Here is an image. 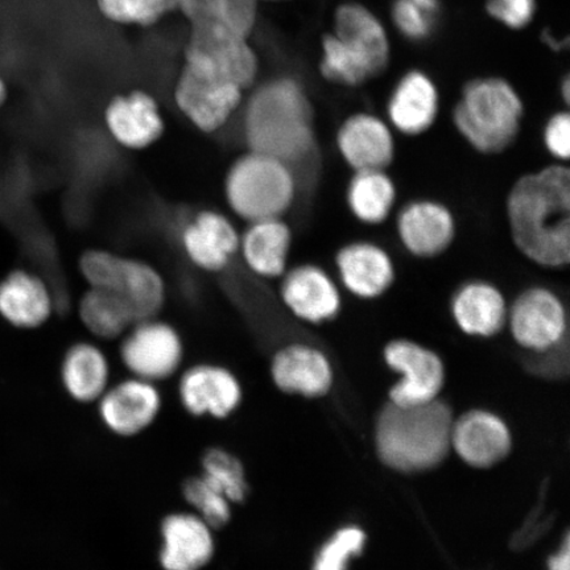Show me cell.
<instances>
[{"instance_id":"6da1fadb","label":"cell","mask_w":570,"mask_h":570,"mask_svg":"<svg viewBox=\"0 0 570 570\" xmlns=\"http://www.w3.org/2000/svg\"><path fill=\"white\" fill-rule=\"evenodd\" d=\"M512 244L532 265L560 271L570 263V170L553 163L517 178L505 197Z\"/></svg>"},{"instance_id":"7a4b0ae2","label":"cell","mask_w":570,"mask_h":570,"mask_svg":"<svg viewBox=\"0 0 570 570\" xmlns=\"http://www.w3.org/2000/svg\"><path fill=\"white\" fill-rule=\"evenodd\" d=\"M240 137L246 149L274 156L302 177L315 168L318 145L315 107L294 77H276L254 88L242 106Z\"/></svg>"},{"instance_id":"3957f363","label":"cell","mask_w":570,"mask_h":570,"mask_svg":"<svg viewBox=\"0 0 570 570\" xmlns=\"http://www.w3.org/2000/svg\"><path fill=\"white\" fill-rule=\"evenodd\" d=\"M320 73L338 87L360 88L387 70L391 42L386 27L366 6L337 7L333 30L321 42Z\"/></svg>"},{"instance_id":"277c9868","label":"cell","mask_w":570,"mask_h":570,"mask_svg":"<svg viewBox=\"0 0 570 570\" xmlns=\"http://www.w3.org/2000/svg\"><path fill=\"white\" fill-rule=\"evenodd\" d=\"M452 410L444 402L416 405L390 402L376 423L381 460L397 472H422L440 465L452 448Z\"/></svg>"},{"instance_id":"5b68a950","label":"cell","mask_w":570,"mask_h":570,"mask_svg":"<svg viewBox=\"0 0 570 570\" xmlns=\"http://www.w3.org/2000/svg\"><path fill=\"white\" fill-rule=\"evenodd\" d=\"M303 181L289 164L245 149L227 167L223 180L226 212L248 224L285 218L302 195Z\"/></svg>"},{"instance_id":"8992f818","label":"cell","mask_w":570,"mask_h":570,"mask_svg":"<svg viewBox=\"0 0 570 570\" xmlns=\"http://www.w3.org/2000/svg\"><path fill=\"white\" fill-rule=\"evenodd\" d=\"M522 96L503 77L474 78L462 88L452 120L455 131L475 153L501 155L514 146L522 131Z\"/></svg>"},{"instance_id":"52a82bcc","label":"cell","mask_w":570,"mask_h":570,"mask_svg":"<svg viewBox=\"0 0 570 570\" xmlns=\"http://www.w3.org/2000/svg\"><path fill=\"white\" fill-rule=\"evenodd\" d=\"M87 287L101 288L122 298L138 321L160 316L169 297V285L161 271L138 256L110 248L85 249L77 261Z\"/></svg>"},{"instance_id":"ba28073f","label":"cell","mask_w":570,"mask_h":570,"mask_svg":"<svg viewBox=\"0 0 570 570\" xmlns=\"http://www.w3.org/2000/svg\"><path fill=\"white\" fill-rule=\"evenodd\" d=\"M198 73L253 90L259 60L248 39L213 24H191L185 47V66Z\"/></svg>"},{"instance_id":"9c48e42d","label":"cell","mask_w":570,"mask_h":570,"mask_svg":"<svg viewBox=\"0 0 570 570\" xmlns=\"http://www.w3.org/2000/svg\"><path fill=\"white\" fill-rule=\"evenodd\" d=\"M239 235L237 220L216 208L189 213L176 230L183 258L205 275H223L237 263Z\"/></svg>"},{"instance_id":"30bf717a","label":"cell","mask_w":570,"mask_h":570,"mask_svg":"<svg viewBox=\"0 0 570 570\" xmlns=\"http://www.w3.org/2000/svg\"><path fill=\"white\" fill-rule=\"evenodd\" d=\"M118 342L120 363L131 376L158 384L183 367V334L160 316L138 321Z\"/></svg>"},{"instance_id":"8fae6325","label":"cell","mask_w":570,"mask_h":570,"mask_svg":"<svg viewBox=\"0 0 570 570\" xmlns=\"http://www.w3.org/2000/svg\"><path fill=\"white\" fill-rule=\"evenodd\" d=\"M512 338L531 354L567 344L569 317L564 301L546 285H531L509 304L508 323Z\"/></svg>"},{"instance_id":"7c38bea8","label":"cell","mask_w":570,"mask_h":570,"mask_svg":"<svg viewBox=\"0 0 570 570\" xmlns=\"http://www.w3.org/2000/svg\"><path fill=\"white\" fill-rule=\"evenodd\" d=\"M247 91L237 85L217 80L183 67L178 76L174 101L185 120L204 135L224 131L238 116Z\"/></svg>"},{"instance_id":"4fadbf2b","label":"cell","mask_w":570,"mask_h":570,"mask_svg":"<svg viewBox=\"0 0 570 570\" xmlns=\"http://www.w3.org/2000/svg\"><path fill=\"white\" fill-rule=\"evenodd\" d=\"M104 127L114 146L127 153H145L163 139L167 122L158 99L151 92L135 89L107 102Z\"/></svg>"},{"instance_id":"5bb4252c","label":"cell","mask_w":570,"mask_h":570,"mask_svg":"<svg viewBox=\"0 0 570 570\" xmlns=\"http://www.w3.org/2000/svg\"><path fill=\"white\" fill-rule=\"evenodd\" d=\"M277 282L283 308L301 323L323 325L340 316L344 306L340 284L315 263L289 267Z\"/></svg>"},{"instance_id":"9a60e30c","label":"cell","mask_w":570,"mask_h":570,"mask_svg":"<svg viewBox=\"0 0 570 570\" xmlns=\"http://www.w3.org/2000/svg\"><path fill=\"white\" fill-rule=\"evenodd\" d=\"M183 409L195 417L225 420L244 402V387L229 367L214 362L191 365L178 381Z\"/></svg>"},{"instance_id":"2e32d148","label":"cell","mask_w":570,"mask_h":570,"mask_svg":"<svg viewBox=\"0 0 570 570\" xmlns=\"http://www.w3.org/2000/svg\"><path fill=\"white\" fill-rule=\"evenodd\" d=\"M396 235L413 258L444 255L458 237V219L444 203L433 198L411 199L396 216Z\"/></svg>"},{"instance_id":"e0dca14e","label":"cell","mask_w":570,"mask_h":570,"mask_svg":"<svg viewBox=\"0 0 570 570\" xmlns=\"http://www.w3.org/2000/svg\"><path fill=\"white\" fill-rule=\"evenodd\" d=\"M384 361L403 374L402 381L391 389V402L397 405L423 404L438 397L445 380L444 363L440 356L411 340L389 342L383 351Z\"/></svg>"},{"instance_id":"ac0fdd59","label":"cell","mask_w":570,"mask_h":570,"mask_svg":"<svg viewBox=\"0 0 570 570\" xmlns=\"http://www.w3.org/2000/svg\"><path fill=\"white\" fill-rule=\"evenodd\" d=\"M102 424L119 438H135L155 424L163 410L158 384L128 376L105 391L97 402Z\"/></svg>"},{"instance_id":"d6986e66","label":"cell","mask_w":570,"mask_h":570,"mask_svg":"<svg viewBox=\"0 0 570 570\" xmlns=\"http://www.w3.org/2000/svg\"><path fill=\"white\" fill-rule=\"evenodd\" d=\"M334 265L341 287L360 301L372 302L383 297L396 282L394 258L373 240L348 242L334 256Z\"/></svg>"},{"instance_id":"ffe728a7","label":"cell","mask_w":570,"mask_h":570,"mask_svg":"<svg viewBox=\"0 0 570 570\" xmlns=\"http://www.w3.org/2000/svg\"><path fill=\"white\" fill-rule=\"evenodd\" d=\"M294 230L285 218L245 224L240 229L238 259L246 273L262 282H277L289 266Z\"/></svg>"},{"instance_id":"44dd1931","label":"cell","mask_w":570,"mask_h":570,"mask_svg":"<svg viewBox=\"0 0 570 570\" xmlns=\"http://www.w3.org/2000/svg\"><path fill=\"white\" fill-rule=\"evenodd\" d=\"M161 570H205L217 551L216 530L191 511L170 512L160 524Z\"/></svg>"},{"instance_id":"7402d4cb","label":"cell","mask_w":570,"mask_h":570,"mask_svg":"<svg viewBox=\"0 0 570 570\" xmlns=\"http://www.w3.org/2000/svg\"><path fill=\"white\" fill-rule=\"evenodd\" d=\"M336 146L342 160L353 173L387 170L396 156L394 130L372 112L348 116L338 127Z\"/></svg>"},{"instance_id":"603a6c76","label":"cell","mask_w":570,"mask_h":570,"mask_svg":"<svg viewBox=\"0 0 570 570\" xmlns=\"http://www.w3.org/2000/svg\"><path fill=\"white\" fill-rule=\"evenodd\" d=\"M269 374L285 394L318 397L327 394L333 383V368L327 356L305 342H289L277 348L269 363Z\"/></svg>"},{"instance_id":"cb8c5ba5","label":"cell","mask_w":570,"mask_h":570,"mask_svg":"<svg viewBox=\"0 0 570 570\" xmlns=\"http://www.w3.org/2000/svg\"><path fill=\"white\" fill-rule=\"evenodd\" d=\"M439 112L438 85L423 70L407 71L391 91L387 102L389 125L404 137H422L436 124Z\"/></svg>"},{"instance_id":"d4e9b609","label":"cell","mask_w":570,"mask_h":570,"mask_svg":"<svg viewBox=\"0 0 570 570\" xmlns=\"http://www.w3.org/2000/svg\"><path fill=\"white\" fill-rule=\"evenodd\" d=\"M508 297L493 282L470 279L453 292L451 315L459 330L470 337L498 336L508 323Z\"/></svg>"},{"instance_id":"484cf974","label":"cell","mask_w":570,"mask_h":570,"mask_svg":"<svg viewBox=\"0 0 570 570\" xmlns=\"http://www.w3.org/2000/svg\"><path fill=\"white\" fill-rule=\"evenodd\" d=\"M56 306L51 284L31 271H13L0 283V316L19 330L45 326Z\"/></svg>"},{"instance_id":"4316f807","label":"cell","mask_w":570,"mask_h":570,"mask_svg":"<svg viewBox=\"0 0 570 570\" xmlns=\"http://www.w3.org/2000/svg\"><path fill=\"white\" fill-rule=\"evenodd\" d=\"M452 448L470 466L490 468L510 453L511 434L493 413L472 411L453 423Z\"/></svg>"},{"instance_id":"83f0119b","label":"cell","mask_w":570,"mask_h":570,"mask_svg":"<svg viewBox=\"0 0 570 570\" xmlns=\"http://www.w3.org/2000/svg\"><path fill=\"white\" fill-rule=\"evenodd\" d=\"M60 376L75 402L97 403L111 384L109 355L95 340L77 341L62 356Z\"/></svg>"},{"instance_id":"f1b7e54d","label":"cell","mask_w":570,"mask_h":570,"mask_svg":"<svg viewBox=\"0 0 570 570\" xmlns=\"http://www.w3.org/2000/svg\"><path fill=\"white\" fill-rule=\"evenodd\" d=\"M397 202V187L387 170H360L354 173L346 189L348 212L366 226L387 223Z\"/></svg>"},{"instance_id":"f546056e","label":"cell","mask_w":570,"mask_h":570,"mask_svg":"<svg viewBox=\"0 0 570 570\" xmlns=\"http://www.w3.org/2000/svg\"><path fill=\"white\" fill-rule=\"evenodd\" d=\"M77 318L97 342L119 341L138 323L130 306L117 295L101 288L87 287L78 297Z\"/></svg>"},{"instance_id":"4dcf8cb0","label":"cell","mask_w":570,"mask_h":570,"mask_svg":"<svg viewBox=\"0 0 570 570\" xmlns=\"http://www.w3.org/2000/svg\"><path fill=\"white\" fill-rule=\"evenodd\" d=\"M259 0H181L178 10L189 24L225 27L248 39L258 19Z\"/></svg>"},{"instance_id":"1f68e13d","label":"cell","mask_w":570,"mask_h":570,"mask_svg":"<svg viewBox=\"0 0 570 570\" xmlns=\"http://www.w3.org/2000/svg\"><path fill=\"white\" fill-rule=\"evenodd\" d=\"M199 475L234 505L244 503L248 497L249 487L244 462L225 448L214 446L204 453Z\"/></svg>"},{"instance_id":"d6a6232c","label":"cell","mask_w":570,"mask_h":570,"mask_svg":"<svg viewBox=\"0 0 570 570\" xmlns=\"http://www.w3.org/2000/svg\"><path fill=\"white\" fill-rule=\"evenodd\" d=\"M441 17L440 0H394L391 19L399 33L413 42L432 38Z\"/></svg>"},{"instance_id":"836d02e7","label":"cell","mask_w":570,"mask_h":570,"mask_svg":"<svg viewBox=\"0 0 570 570\" xmlns=\"http://www.w3.org/2000/svg\"><path fill=\"white\" fill-rule=\"evenodd\" d=\"M183 497L189 511L195 512L212 529L217 531L230 523L234 504L202 475L190 476L184 482Z\"/></svg>"},{"instance_id":"e575fe53","label":"cell","mask_w":570,"mask_h":570,"mask_svg":"<svg viewBox=\"0 0 570 570\" xmlns=\"http://www.w3.org/2000/svg\"><path fill=\"white\" fill-rule=\"evenodd\" d=\"M181 0H97L99 11L114 23L149 27L178 10Z\"/></svg>"},{"instance_id":"d590c367","label":"cell","mask_w":570,"mask_h":570,"mask_svg":"<svg viewBox=\"0 0 570 570\" xmlns=\"http://www.w3.org/2000/svg\"><path fill=\"white\" fill-rule=\"evenodd\" d=\"M366 534L356 527L338 531L317 554L313 570H346L347 561L361 553Z\"/></svg>"},{"instance_id":"8d00e7d4","label":"cell","mask_w":570,"mask_h":570,"mask_svg":"<svg viewBox=\"0 0 570 570\" xmlns=\"http://www.w3.org/2000/svg\"><path fill=\"white\" fill-rule=\"evenodd\" d=\"M537 0H488V16L512 31H522L537 16Z\"/></svg>"},{"instance_id":"74e56055","label":"cell","mask_w":570,"mask_h":570,"mask_svg":"<svg viewBox=\"0 0 570 570\" xmlns=\"http://www.w3.org/2000/svg\"><path fill=\"white\" fill-rule=\"evenodd\" d=\"M543 142L547 153L556 163L566 164L570 156V114L560 110L548 118L543 130Z\"/></svg>"},{"instance_id":"f35d334b","label":"cell","mask_w":570,"mask_h":570,"mask_svg":"<svg viewBox=\"0 0 570 570\" xmlns=\"http://www.w3.org/2000/svg\"><path fill=\"white\" fill-rule=\"evenodd\" d=\"M548 568H550V570H570V544L568 534L560 551L548 560Z\"/></svg>"},{"instance_id":"ab89813d","label":"cell","mask_w":570,"mask_h":570,"mask_svg":"<svg viewBox=\"0 0 570 570\" xmlns=\"http://www.w3.org/2000/svg\"><path fill=\"white\" fill-rule=\"evenodd\" d=\"M560 92H561L562 99H564V104L568 106L570 102V80H569L568 76L561 82Z\"/></svg>"},{"instance_id":"60d3db41","label":"cell","mask_w":570,"mask_h":570,"mask_svg":"<svg viewBox=\"0 0 570 570\" xmlns=\"http://www.w3.org/2000/svg\"><path fill=\"white\" fill-rule=\"evenodd\" d=\"M7 98V87L3 78L0 77V106H2Z\"/></svg>"},{"instance_id":"b9f144b4","label":"cell","mask_w":570,"mask_h":570,"mask_svg":"<svg viewBox=\"0 0 570 570\" xmlns=\"http://www.w3.org/2000/svg\"><path fill=\"white\" fill-rule=\"evenodd\" d=\"M266 2H284V0H266Z\"/></svg>"}]
</instances>
